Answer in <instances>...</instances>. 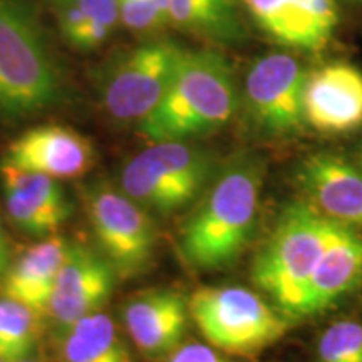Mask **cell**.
Returning a JSON list of instances; mask_svg holds the SVG:
<instances>
[{"mask_svg": "<svg viewBox=\"0 0 362 362\" xmlns=\"http://www.w3.org/2000/svg\"><path fill=\"white\" fill-rule=\"evenodd\" d=\"M264 166L257 156H238L210 181L181 226L183 259L197 270H221L240 259L253 237Z\"/></svg>", "mask_w": 362, "mask_h": 362, "instance_id": "cell-1", "label": "cell"}, {"mask_svg": "<svg viewBox=\"0 0 362 362\" xmlns=\"http://www.w3.org/2000/svg\"><path fill=\"white\" fill-rule=\"evenodd\" d=\"M238 93L228 61L215 51H183L165 96L144 119L148 141H188L232 121Z\"/></svg>", "mask_w": 362, "mask_h": 362, "instance_id": "cell-2", "label": "cell"}, {"mask_svg": "<svg viewBox=\"0 0 362 362\" xmlns=\"http://www.w3.org/2000/svg\"><path fill=\"white\" fill-rule=\"evenodd\" d=\"M332 223L310 202H288L253 259V284L288 319H300L307 284L327 245Z\"/></svg>", "mask_w": 362, "mask_h": 362, "instance_id": "cell-3", "label": "cell"}, {"mask_svg": "<svg viewBox=\"0 0 362 362\" xmlns=\"http://www.w3.org/2000/svg\"><path fill=\"white\" fill-rule=\"evenodd\" d=\"M57 96L56 67L34 17L17 0H0V115H33Z\"/></svg>", "mask_w": 362, "mask_h": 362, "instance_id": "cell-4", "label": "cell"}, {"mask_svg": "<svg viewBox=\"0 0 362 362\" xmlns=\"http://www.w3.org/2000/svg\"><path fill=\"white\" fill-rule=\"evenodd\" d=\"M189 317L211 347L252 357L277 344L293 320L245 287H203L188 298Z\"/></svg>", "mask_w": 362, "mask_h": 362, "instance_id": "cell-5", "label": "cell"}, {"mask_svg": "<svg viewBox=\"0 0 362 362\" xmlns=\"http://www.w3.org/2000/svg\"><path fill=\"white\" fill-rule=\"evenodd\" d=\"M214 166L205 149L188 141L153 143L126 163L121 188L144 210L171 215L200 200Z\"/></svg>", "mask_w": 362, "mask_h": 362, "instance_id": "cell-6", "label": "cell"}, {"mask_svg": "<svg viewBox=\"0 0 362 362\" xmlns=\"http://www.w3.org/2000/svg\"><path fill=\"white\" fill-rule=\"evenodd\" d=\"M81 197L98 250L117 277L144 274L156 248V228L149 211L106 181L86 185L81 188Z\"/></svg>", "mask_w": 362, "mask_h": 362, "instance_id": "cell-7", "label": "cell"}, {"mask_svg": "<svg viewBox=\"0 0 362 362\" xmlns=\"http://www.w3.org/2000/svg\"><path fill=\"white\" fill-rule=\"evenodd\" d=\"M185 49L155 40L121 56L103 83V103L117 121H141L168 89Z\"/></svg>", "mask_w": 362, "mask_h": 362, "instance_id": "cell-8", "label": "cell"}, {"mask_svg": "<svg viewBox=\"0 0 362 362\" xmlns=\"http://www.w3.org/2000/svg\"><path fill=\"white\" fill-rule=\"evenodd\" d=\"M305 72L296 57L272 52L257 59L245 79V106L257 131L269 138L302 129V90Z\"/></svg>", "mask_w": 362, "mask_h": 362, "instance_id": "cell-9", "label": "cell"}, {"mask_svg": "<svg viewBox=\"0 0 362 362\" xmlns=\"http://www.w3.org/2000/svg\"><path fill=\"white\" fill-rule=\"evenodd\" d=\"M117 275L98 248L69 243L57 272L47 314L57 329H66L83 317L99 312L110 302Z\"/></svg>", "mask_w": 362, "mask_h": 362, "instance_id": "cell-10", "label": "cell"}, {"mask_svg": "<svg viewBox=\"0 0 362 362\" xmlns=\"http://www.w3.org/2000/svg\"><path fill=\"white\" fill-rule=\"evenodd\" d=\"M304 121L319 133L344 134L362 126V71L330 62L305 76Z\"/></svg>", "mask_w": 362, "mask_h": 362, "instance_id": "cell-11", "label": "cell"}, {"mask_svg": "<svg viewBox=\"0 0 362 362\" xmlns=\"http://www.w3.org/2000/svg\"><path fill=\"white\" fill-rule=\"evenodd\" d=\"M93 143L78 131L59 124L27 129L8 144L4 163L56 180L78 178L94 166Z\"/></svg>", "mask_w": 362, "mask_h": 362, "instance_id": "cell-12", "label": "cell"}, {"mask_svg": "<svg viewBox=\"0 0 362 362\" xmlns=\"http://www.w3.org/2000/svg\"><path fill=\"white\" fill-rule=\"evenodd\" d=\"M124 327L136 349L148 359H166L183 344L188 298L171 288H155L131 297L123 309Z\"/></svg>", "mask_w": 362, "mask_h": 362, "instance_id": "cell-13", "label": "cell"}, {"mask_svg": "<svg viewBox=\"0 0 362 362\" xmlns=\"http://www.w3.org/2000/svg\"><path fill=\"white\" fill-rule=\"evenodd\" d=\"M243 4L257 25L285 47L320 51L337 25L334 0H243Z\"/></svg>", "mask_w": 362, "mask_h": 362, "instance_id": "cell-14", "label": "cell"}, {"mask_svg": "<svg viewBox=\"0 0 362 362\" xmlns=\"http://www.w3.org/2000/svg\"><path fill=\"white\" fill-rule=\"evenodd\" d=\"M362 284V235L334 220L327 245L307 284L300 319L322 314Z\"/></svg>", "mask_w": 362, "mask_h": 362, "instance_id": "cell-15", "label": "cell"}, {"mask_svg": "<svg viewBox=\"0 0 362 362\" xmlns=\"http://www.w3.org/2000/svg\"><path fill=\"white\" fill-rule=\"evenodd\" d=\"M297 181L320 214L362 228V171L352 163L319 153L300 163Z\"/></svg>", "mask_w": 362, "mask_h": 362, "instance_id": "cell-16", "label": "cell"}, {"mask_svg": "<svg viewBox=\"0 0 362 362\" xmlns=\"http://www.w3.org/2000/svg\"><path fill=\"white\" fill-rule=\"evenodd\" d=\"M67 247L69 242L56 233L30 247L16 264L4 272L0 285L2 298L19 302L40 315L45 314Z\"/></svg>", "mask_w": 362, "mask_h": 362, "instance_id": "cell-17", "label": "cell"}, {"mask_svg": "<svg viewBox=\"0 0 362 362\" xmlns=\"http://www.w3.org/2000/svg\"><path fill=\"white\" fill-rule=\"evenodd\" d=\"M57 356L61 362H133L116 324L101 310L59 330Z\"/></svg>", "mask_w": 362, "mask_h": 362, "instance_id": "cell-18", "label": "cell"}, {"mask_svg": "<svg viewBox=\"0 0 362 362\" xmlns=\"http://www.w3.org/2000/svg\"><path fill=\"white\" fill-rule=\"evenodd\" d=\"M170 22L216 42H240L243 37L237 8L211 0H171Z\"/></svg>", "mask_w": 362, "mask_h": 362, "instance_id": "cell-19", "label": "cell"}, {"mask_svg": "<svg viewBox=\"0 0 362 362\" xmlns=\"http://www.w3.org/2000/svg\"><path fill=\"white\" fill-rule=\"evenodd\" d=\"M37 312L19 302L2 298L0 307V357L16 362L33 354L39 339Z\"/></svg>", "mask_w": 362, "mask_h": 362, "instance_id": "cell-20", "label": "cell"}, {"mask_svg": "<svg viewBox=\"0 0 362 362\" xmlns=\"http://www.w3.org/2000/svg\"><path fill=\"white\" fill-rule=\"evenodd\" d=\"M0 176H2L4 189H12V192L24 194L30 202L37 203L39 206L51 211L62 221L71 216V205L67 203L56 178L35 173V171L16 168L7 163L0 165Z\"/></svg>", "mask_w": 362, "mask_h": 362, "instance_id": "cell-21", "label": "cell"}, {"mask_svg": "<svg viewBox=\"0 0 362 362\" xmlns=\"http://www.w3.org/2000/svg\"><path fill=\"white\" fill-rule=\"evenodd\" d=\"M317 362H362V324L344 319L330 324L315 347Z\"/></svg>", "mask_w": 362, "mask_h": 362, "instance_id": "cell-22", "label": "cell"}, {"mask_svg": "<svg viewBox=\"0 0 362 362\" xmlns=\"http://www.w3.org/2000/svg\"><path fill=\"white\" fill-rule=\"evenodd\" d=\"M4 193H6V208L8 216L25 233L35 235V237L52 235L57 232L59 226L64 223L59 216L39 206L37 203L30 202L24 194L12 192V189H4Z\"/></svg>", "mask_w": 362, "mask_h": 362, "instance_id": "cell-23", "label": "cell"}, {"mask_svg": "<svg viewBox=\"0 0 362 362\" xmlns=\"http://www.w3.org/2000/svg\"><path fill=\"white\" fill-rule=\"evenodd\" d=\"M83 8L88 29H86L81 49L88 51L101 45L116 29L119 21V7L117 0H76Z\"/></svg>", "mask_w": 362, "mask_h": 362, "instance_id": "cell-24", "label": "cell"}, {"mask_svg": "<svg viewBox=\"0 0 362 362\" xmlns=\"http://www.w3.org/2000/svg\"><path fill=\"white\" fill-rule=\"evenodd\" d=\"M117 7L123 24L136 33H148L170 22L155 0H117Z\"/></svg>", "mask_w": 362, "mask_h": 362, "instance_id": "cell-25", "label": "cell"}, {"mask_svg": "<svg viewBox=\"0 0 362 362\" xmlns=\"http://www.w3.org/2000/svg\"><path fill=\"white\" fill-rule=\"evenodd\" d=\"M166 362H235L223 356L215 347L206 344L188 342L181 344L171 354L166 357Z\"/></svg>", "mask_w": 362, "mask_h": 362, "instance_id": "cell-26", "label": "cell"}, {"mask_svg": "<svg viewBox=\"0 0 362 362\" xmlns=\"http://www.w3.org/2000/svg\"><path fill=\"white\" fill-rule=\"evenodd\" d=\"M7 262H8V243L6 238V233L0 228V275L7 270Z\"/></svg>", "mask_w": 362, "mask_h": 362, "instance_id": "cell-27", "label": "cell"}, {"mask_svg": "<svg viewBox=\"0 0 362 362\" xmlns=\"http://www.w3.org/2000/svg\"><path fill=\"white\" fill-rule=\"evenodd\" d=\"M211 2L221 4V6H226V7H235V2H233V0H211Z\"/></svg>", "mask_w": 362, "mask_h": 362, "instance_id": "cell-28", "label": "cell"}, {"mask_svg": "<svg viewBox=\"0 0 362 362\" xmlns=\"http://www.w3.org/2000/svg\"><path fill=\"white\" fill-rule=\"evenodd\" d=\"M16 362H39V361L30 359V357H25V359H21V361H16Z\"/></svg>", "mask_w": 362, "mask_h": 362, "instance_id": "cell-29", "label": "cell"}, {"mask_svg": "<svg viewBox=\"0 0 362 362\" xmlns=\"http://www.w3.org/2000/svg\"><path fill=\"white\" fill-rule=\"evenodd\" d=\"M352 2H361L362 4V0H352Z\"/></svg>", "mask_w": 362, "mask_h": 362, "instance_id": "cell-30", "label": "cell"}, {"mask_svg": "<svg viewBox=\"0 0 362 362\" xmlns=\"http://www.w3.org/2000/svg\"><path fill=\"white\" fill-rule=\"evenodd\" d=\"M0 362H7L6 359H2V357H0Z\"/></svg>", "mask_w": 362, "mask_h": 362, "instance_id": "cell-31", "label": "cell"}, {"mask_svg": "<svg viewBox=\"0 0 362 362\" xmlns=\"http://www.w3.org/2000/svg\"><path fill=\"white\" fill-rule=\"evenodd\" d=\"M0 307H2V298H0Z\"/></svg>", "mask_w": 362, "mask_h": 362, "instance_id": "cell-32", "label": "cell"}, {"mask_svg": "<svg viewBox=\"0 0 362 362\" xmlns=\"http://www.w3.org/2000/svg\"><path fill=\"white\" fill-rule=\"evenodd\" d=\"M279 362H285V361H279Z\"/></svg>", "mask_w": 362, "mask_h": 362, "instance_id": "cell-33", "label": "cell"}]
</instances>
